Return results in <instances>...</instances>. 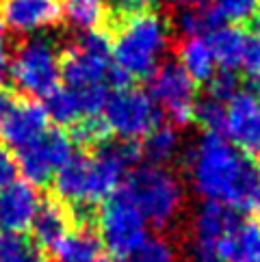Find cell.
<instances>
[{
  "label": "cell",
  "mask_w": 260,
  "mask_h": 262,
  "mask_svg": "<svg viewBox=\"0 0 260 262\" xmlns=\"http://www.w3.org/2000/svg\"><path fill=\"white\" fill-rule=\"evenodd\" d=\"M184 169L193 191L230 212L260 214V165L224 135L204 133L184 152Z\"/></svg>",
  "instance_id": "1"
},
{
  "label": "cell",
  "mask_w": 260,
  "mask_h": 262,
  "mask_svg": "<svg viewBox=\"0 0 260 262\" xmlns=\"http://www.w3.org/2000/svg\"><path fill=\"white\" fill-rule=\"evenodd\" d=\"M171 24L156 11L126 15L111 41L115 68L130 78H150L171 48Z\"/></svg>",
  "instance_id": "2"
},
{
  "label": "cell",
  "mask_w": 260,
  "mask_h": 262,
  "mask_svg": "<svg viewBox=\"0 0 260 262\" xmlns=\"http://www.w3.org/2000/svg\"><path fill=\"white\" fill-rule=\"evenodd\" d=\"M122 189L141 210L147 226H154L156 230H167L176 223L187 200L180 178L167 167H135L126 176Z\"/></svg>",
  "instance_id": "3"
},
{
  "label": "cell",
  "mask_w": 260,
  "mask_h": 262,
  "mask_svg": "<svg viewBox=\"0 0 260 262\" xmlns=\"http://www.w3.org/2000/svg\"><path fill=\"white\" fill-rule=\"evenodd\" d=\"M61 78L68 89L87 91L115 85L126 87L128 80L113 63V50L106 33H82L61 57Z\"/></svg>",
  "instance_id": "4"
},
{
  "label": "cell",
  "mask_w": 260,
  "mask_h": 262,
  "mask_svg": "<svg viewBox=\"0 0 260 262\" xmlns=\"http://www.w3.org/2000/svg\"><path fill=\"white\" fill-rule=\"evenodd\" d=\"M13 87L31 98H48L61 80V54L52 37H26L11 52L9 74Z\"/></svg>",
  "instance_id": "5"
},
{
  "label": "cell",
  "mask_w": 260,
  "mask_h": 262,
  "mask_svg": "<svg viewBox=\"0 0 260 262\" xmlns=\"http://www.w3.org/2000/svg\"><path fill=\"white\" fill-rule=\"evenodd\" d=\"M98 238L100 245L115 260H128L150 238L145 217L124 189H119L102 204L98 212Z\"/></svg>",
  "instance_id": "6"
},
{
  "label": "cell",
  "mask_w": 260,
  "mask_h": 262,
  "mask_svg": "<svg viewBox=\"0 0 260 262\" xmlns=\"http://www.w3.org/2000/svg\"><path fill=\"white\" fill-rule=\"evenodd\" d=\"M102 124L106 133L115 135L119 141L135 143L161 124V111L147 91L126 85L109 96L102 111Z\"/></svg>",
  "instance_id": "7"
},
{
  "label": "cell",
  "mask_w": 260,
  "mask_h": 262,
  "mask_svg": "<svg viewBox=\"0 0 260 262\" xmlns=\"http://www.w3.org/2000/svg\"><path fill=\"white\" fill-rule=\"evenodd\" d=\"M150 98L174 128L189 126L195 117L198 85L182 72L178 63H163L150 76Z\"/></svg>",
  "instance_id": "8"
},
{
  "label": "cell",
  "mask_w": 260,
  "mask_h": 262,
  "mask_svg": "<svg viewBox=\"0 0 260 262\" xmlns=\"http://www.w3.org/2000/svg\"><path fill=\"white\" fill-rule=\"evenodd\" d=\"M74 156H76L74 154V139L68 133H63V130L54 128L48 130L31 147L17 152L15 161L24 180L33 186H39L50 182L59 173L61 167L70 163Z\"/></svg>",
  "instance_id": "9"
},
{
  "label": "cell",
  "mask_w": 260,
  "mask_h": 262,
  "mask_svg": "<svg viewBox=\"0 0 260 262\" xmlns=\"http://www.w3.org/2000/svg\"><path fill=\"white\" fill-rule=\"evenodd\" d=\"M224 135L241 154L260 158V98L249 89H241L226 102Z\"/></svg>",
  "instance_id": "10"
},
{
  "label": "cell",
  "mask_w": 260,
  "mask_h": 262,
  "mask_svg": "<svg viewBox=\"0 0 260 262\" xmlns=\"http://www.w3.org/2000/svg\"><path fill=\"white\" fill-rule=\"evenodd\" d=\"M59 20L61 9L57 0H0V24L13 35H44Z\"/></svg>",
  "instance_id": "11"
},
{
  "label": "cell",
  "mask_w": 260,
  "mask_h": 262,
  "mask_svg": "<svg viewBox=\"0 0 260 262\" xmlns=\"http://www.w3.org/2000/svg\"><path fill=\"white\" fill-rule=\"evenodd\" d=\"M48 115H46L44 104L35 100L13 102L11 111L7 113L5 121L0 124V137L7 145V149H22L31 147L48 133Z\"/></svg>",
  "instance_id": "12"
},
{
  "label": "cell",
  "mask_w": 260,
  "mask_h": 262,
  "mask_svg": "<svg viewBox=\"0 0 260 262\" xmlns=\"http://www.w3.org/2000/svg\"><path fill=\"white\" fill-rule=\"evenodd\" d=\"M41 195L37 186L26 180H15L0 191V232L22 234L33 226L41 208Z\"/></svg>",
  "instance_id": "13"
},
{
  "label": "cell",
  "mask_w": 260,
  "mask_h": 262,
  "mask_svg": "<svg viewBox=\"0 0 260 262\" xmlns=\"http://www.w3.org/2000/svg\"><path fill=\"white\" fill-rule=\"evenodd\" d=\"M215 260L260 262V219L234 214L217 245Z\"/></svg>",
  "instance_id": "14"
},
{
  "label": "cell",
  "mask_w": 260,
  "mask_h": 262,
  "mask_svg": "<svg viewBox=\"0 0 260 262\" xmlns=\"http://www.w3.org/2000/svg\"><path fill=\"white\" fill-rule=\"evenodd\" d=\"M234 214L236 212H230L224 206L212 202H204L195 210L191 221V245L193 254L198 256L200 262L215 260L217 245Z\"/></svg>",
  "instance_id": "15"
},
{
  "label": "cell",
  "mask_w": 260,
  "mask_h": 262,
  "mask_svg": "<svg viewBox=\"0 0 260 262\" xmlns=\"http://www.w3.org/2000/svg\"><path fill=\"white\" fill-rule=\"evenodd\" d=\"M57 198L74 206V208H87L94 206V191H91V169L89 156H74L70 163H65L59 173L52 178Z\"/></svg>",
  "instance_id": "16"
},
{
  "label": "cell",
  "mask_w": 260,
  "mask_h": 262,
  "mask_svg": "<svg viewBox=\"0 0 260 262\" xmlns=\"http://www.w3.org/2000/svg\"><path fill=\"white\" fill-rule=\"evenodd\" d=\"M178 63L182 72L198 85V82H210L217 74V61L206 37H184L178 43Z\"/></svg>",
  "instance_id": "17"
},
{
  "label": "cell",
  "mask_w": 260,
  "mask_h": 262,
  "mask_svg": "<svg viewBox=\"0 0 260 262\" xmlns=\"http://www.w3.org/2000/svg\"><path fill=\"white\" fill-rule=\"evenodd\" d=\"M33 241L44 249H54L61 238L72 230L70 212L59 202H44L33 221Z\"/></svg>",
  "instance_id": "18"
},
{
  "label": "cell",
  "mask_w": 260,
  "mask_h": 262,
  "mask_svg": "<svg viewBox=\"0 0 260 262\" xmlns=\"http://www.w3.org/2000/svg\"><path fill=\"white\" fill-rule=\"evenodd\" d=\"M249 39L252 37H247V33L234 24H221L219 29L212 31L208 37V43L212 48V54H215L217 68L228 72H234L236 68H241Z\"/></svg>",
  "instance_id": "19"
},
{
  "label": "cell",
  "mask_w": 260,
  "mask_h": 262,
  "mask_svg": "<svg viewBox=\"0 0 260 262\" xmlns=\"http://www.w3.org/2000/svg\"><path fill=\"white\" fill-rule=\"evenodd\" d=\"M61 20L74 33H94L106 22L111 11V0H63Z\"/></svg>",
  "instance_id": "20"
},
{
  "label": "cell",
  "mask_w": 260,
  "mask_h": 262,
  "mask_svg": "<svg viewBox=\"0 0 260 262\" xmlns=\"http://www.w3.org/2000/svg\"><path fill=\"white\" fill-rule=\"evenodd\" d=\"M100 249L102 245L98 234L87 226H78L76 230H70L65 234L52 251L57 262H91L102 256Z\"/></svg>",
  "instance_id": "21"
},
{
  "label": "cell",
  "mask_w": 260,
  "mask_h": 262,
  "mask_svg": "<svg viewBox=\"0 0 260 262\" xmlns=\"http://www.w3.org/2000/svg\"><path fill=\"white\" fill-rule=\"evenodd\" d=\"M141 158H145L147 165L154 167H165L171 163L176 156L180 154V133L174 126H163L159 124L150 135L143 139Z\"/></svg>",
  "instance_id": "22"
},
{
  "label": "cell",
  "mask_w": 260,
  "mask_h": 262,
  "mask_svg": "<svg viewBox=\"0 0 260 262\" xmlns=\"http://www.w3.org/2000/svg\"><path fill=\"white\" fill-rule=\"evenodd\" d=\"M224 24L212 7H184L174 17V29L182 37H204Z\"/></svg>",
  "instance_id": "23"
},
{
  "label": "cell",
  "mask_w": 260,
  "mask_h": 262,
  "mask_svg": "<svg viewBox=\"0 0 260 262\" xmlns=\"http://www.w3.org/2000/svg\"><path fill=\"white\" fill-rule=\"evenodd\" d=\"M44 108L48 119L59 126H76L80 119H85L78 93L68 87H57L48 98H44Z\"/></svg>",
  "instance_id": "24"
},
{
  "label": "cell",
  "mask_w": 260,
  "mask_h": 262,
  "mask_svg": "<svg viewBox=\"0 0 260 262\" xmlns=\"http://www.w3.org/2000/svg\"><path fill=\"white\" fill-rule=\"evenodd\" d=\"M0 262H39V251L24 234L0 232Z\"/></svg>",
  "instance_id": "25"
},
{
  "label": "cell",
  "mask_w": 260,
  "mask_h": 262,
  "mask_svg": "<svg viewBox=\"0 0 260 262\" xmlns=\"http://www.w3.org/2000/svg\"><path fill=\"white\" fill-rule=\"evenodd\" d=\"M193 121L204 128V133H212V135H221L224 133V121H226V104L215 98H202L195 104V117Z\"/></svg>",
  "instance_id": "26"
},
{
  "label": "cell",
  "mask_w": 260,
  "mask_h": 262,
  "mask_svg": "<svg viewBox=\"0 0 260 262\" xmlns=\"http://www.w3.org/2000/svg\"><path fill=\"white\" fill-rule=\"evenodd\" d=\"M212 9L219 13L224 22L236 26L254 20V15L260 9V0H215Z\"/></svg>",
  "instance_id": "27"
},
{
  "label": "cell",
  "mask_w": 260,
  "mask_h": 262,
  "mask_svg": "<svg viewBox=\"0 0 260 262\" xmlns=\"http://www.w3.org/2000/svg\"><path fill=\"white\" fill-rule=\"evenodd\" d=\"M126 262H176V249L167 238H147Z\"/></svg>",
  "instance_id": "28"
},
{
  "label": "cell",
  "mask_w": 260,
  "mask_h": 262,
  "mask_svg": "<svg viewBox=\"0 0 260 262\" xmlns=\"http://www.w3.org/2000/svg\"><path fill=\"white\" fill-rule=\"evenodd\" d=\"M239 91H241L239 76L234 72H228V70H217V74L208 82V96L219 100V102H224V104L228 100L234 98Z\"/></svg>",
  "instance_id": "29"
},
{
  "label": "cell",
  "mask_w": 260,
  "mask_h": 262,
  "mask_svg": "<svg viewBox=\"0 0 260 262\" xmlns=\"http://www.w3.org/2000/svg\"><path fill=\"white\" fill-rule=\"evenodd\" d=\"M74 141H78L82 145H91V143H100L104 141V137L109 135L104 124H102V117H85L80 119L76 126H74Z\"/></svg>",
  "instance_id": "30"
},
{
  "label": "cell",
  "mask_w": 260,
  "mask_h": 262,
  "mask_svg": "<svg viewBox=\"0 0 260 262\" xmlns=\"http://www.w3.org/2000/svg\"><path fill=\"white\" fill-rule=\"evenodd\" d=\"M17 173H20V169H17L15 156L7 147L0 145V191L13 184L17 180Z\"/></svg>",
  "instance_id": "31"
},
{
  "label": "cell",
  "mask_w": 260,
  "mask_h": 262,
  "mask_svg": "<svg viewBox=\"0 0 260 262\" xmlns=\"http://www.w3.org/2000/svg\"><path fill=\"white\" fill-rule=\"evenodd\" d=\"M241 70H243L245 76L260 80V41L258 39H249L245 57L241 61Z\"/></svg>",
  "instance_id": "32"
},
{
  "label": "cell",
  "mask_w": 260,
  "mask_h": 262,
  "mask_svg": "<svg viewBox=\"0 0 260 262\" xmlns=\"http://www.w3.org/2000/svg\"><path fill=\"white\" fill-rule=\"evenodd\" d=\"M161 0H111L119 13L124 15H135V13H145V11H152V9L159 5Z\"/></svg>",
  "instance_id": "33"
},
{
  "label": "cell",
  "mask_w": 260,
  "mask_h": 262,
  "mask_svg": "<svg viewBox=\"0 0 260 262\" xmlns=\"http://www.w3.org/2000/svg\"><path fill=\"white\" fill-rule=\"evenodd\" d=\"M9 61H11V46H9L7 33L3 29V24H0V82H3L9 74Z\"/></svg>",
  "instance_id": "34"
},
{
  "label": "cell",
  "mask_w": 260,
  "mask_h": 262,
  "mask_svg": "<svg viewBox=\"0 0 260 262\" xmlns=\"http://www.w3.org/2000/svg\"><path fill=\"white\" fill-rule=\"evenodd\" d=\"M11 106H13V100H11V96H9V91L0 87V124L5 121V117H7L9 111H11Z\"/></svg>",
  "instance_id": "35"
},
{
  "label": "cell",
  "mask_w": 260,
  "mask_h": 262,
  "mask_svg": "<svg viewBox=\"0 0 260 262\" xmlns=\"http://www.w3.org/2000/svg\"><path fill=\"white\" fill-rule=\"evenodd\" d=\"M174 5H178L180 9H184V7H202V5H206L208 0H171Z\"/></svg>",
  "instance_id": "36"
},
{
  "label": "cell",
  "mask_w": 260,
  "mask_h": 262,
  "mask_svg": "<svg viewBox=\"0 0 260 262\" xmlns=\"http://www.w3.org/2000/svg\"><path fill=\"white\" fill-rule=\"evenodd\" d=\"M254 31H256V39L260 41V9H258V13L254 15Z\"/></svg>",
  "instance_id": "37"
},
{
  "label": "cell",
  "mask_w": 260,
  "mask_h": 262,
  "mask_svg": "<svg viewBox=\"0 0 260 262\" xmlns=\"http://www.w3.org/2000/svg\"><path fill=\"white\" fill-rule=\"evenodd\" d=\"M91 262H111V260H109L106 256H98L96 260H91Z\"/></svg>",
  "instance_id": "38"
},
{
  "label": "cell",
  "mask_w": 260,
  "mask_h": 262,
  "mask_svg": "<svg viewBox=\"0 0 260 262\" xmlns=\"http://www.w3.org/2000/svg\"><path fill=\"white\" fill-rule=\"evenodd\" d=\"M258 98H260V82H258Z\"/></svg>",
  "instance_id": "39"
},
{
  "label": "cell",
  "mask_w": 260,
  "mask_h": 262,
  "mask_svg": "<svg viewBox=\"0 0 260 262\" xmlns=\"http://www.w3.org/2000/svg\"><path fill=\"white\" fill-rule=\"evenodd\" d=\"M206 262H219V260H206Z\"/></svg>",
  "instance_id": "40"
}]
</instances>
